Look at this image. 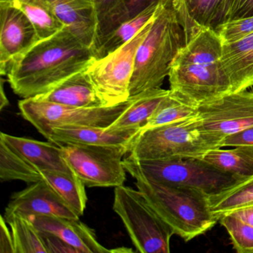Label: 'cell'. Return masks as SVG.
I'll return each instance as SVG.
<instances>
[{"label":"cell","mask_w":253,"mask_h":253,"mask_svg":"<svg viewBox=\"0 0 253 253\" xmlns=\"http://www.w3.org/2000/svg\"><path fill=\"white\" fill-rule=\"evenodd\" d=\"M221 62L233 93L253 87V34L223 45Z\"/></svg>","instance_id":"ffe728a7"},{"label":"cell","mask_w":253,"mask_h":253,"mask_svg":"<svg viewBox=\"0 0 253 253\" xmlns=\"http://www.w3.org/2000/svg\"><path fill=\"white\" fill-rule=\"evenodd\" d=\"M223 43L216 31L204 29L180 48L169 75L170 91L196 107L233 93L221 62Z\"/></svg>","instance_id":"7a4b0ae2"},{"label":"cell","mask_w":253,"mask_h":253,"mask_svg":"<svg viewBox=\"0 0 253 253\" xmlns=\"http://www.w3.org/2000/svg\"><path fill=\"white\" fill-rule=\"evenodd\" d=\"M33 23L41 40L55 35L66 27L54 14L47 0H11Z\"/></svg>","instance_id":"4316f807"},{"label":"cell","mask_w":253,"mask_h":253,"mask_svg":"<svg viewBox=\"0 0 253 253\" xmlns=\"http://www.w3.org/2000/svg\"><path fill=\"white\" fill-rule=\"evenodd\" d=\"M12 214L26 217L52 215L75 219L80 217L44 180L31 183L30 186L11 196L3 217L6 219Z\"/></svg>","instance_id":"4fadbf2b"},{"label":"cell","mask_w":253,"mask_h":253,"mask_svg":"<svg viewBox=\"0 0 253 253\" xmlns=\"http://www.w3.org/2000/svg\"><path fill=\"white\" fill-rule=\"evenodd\" d=\"M203 160L217 169L239 180L253 176V147L235 146L209 151Z\"/></svg>","instance_id":"7402d4cb"},{"label":"cell","mask_w":253,"mask_h":253,"mask_svg":"<svg viewBox=\"0 0 253 253\" xmlns=\"http://www.w3.org/2000/svg\"><path fill=\"white\" fill-rule=\"evenodd\" d=\"M33 98L72 107L105 106L85 70L72 75L48 92Z\"/></svg>","instance_id":"d6986e66"},{"label":"cell","mask_w":253,"mask_h":253,"mask_svg":"<svg viewBox=\"0 0 253 253\" xmlns=\"http://www.w3.org/2000/svg\"><path fill=\"white\" fill-rule=\"evenodd\" d=\"M161 4V2L149 7L135 17L123 23L99 48L95 53V59L106 57L131 41L154 18Z\"/></svg>","instance_id":"83f0119b"},{"label":"cell","mask_w":253,"mask_h":253,"mask_svg":"<svg viewBox=\"0 0 253 253\" xmlns=\"http://www.w3.org/2000/svg\"><path fill=\"white\" fill-rule=\"evenodd\" d=\"M0 140L17 151L39 170L74 173L65 160L61 146L52 142H42L1 132Z\"/></svg>","instance_id":"ac0fdd59"},{"label":"cell","mask_w":253,"mask_h":253,"mask_svg":"<svg viewBox=\"0 0 253 253\" xmlns=\"http://www.w3.org/2000/svg\"><path fill=\"white\" fill-rule=\"evenodd\" d=\"M134 97L112 106L78 108L42 101L35 98L19 102L20 113L43 134L51 127L65 125L86 126L107 128L132 103Z\"/></svg>","instance_id":"30bf717a"},{"label":"cell","mask_w":253,"mask_h":253,"mask_svg":"<svg viewBox=\"0 0 253 253\" xmlns=\"http://www.w3.org/2000/svg\"><path fill=\"white\" fill-rule=\"evenodd\" d=\"M33 23L15 5L0 2V74L8 75L13 65L41 41Z\"/></svg>","instance_id":"7c38bea8"},{"label":"cell","mask_w":253,"mask_h":253,"mask_svg":"<svg viewBox=\"0 0 253 253\" xmlns=\"http://www.w3.org/2000/svg\"><path fill=\"white\" fill-rule=\"evenodd\" d=\"M164 0H126L130 19L135 17L142 11L155 4H159Z\"/></svg>","instance_id":"8d00e7d4"},{"label":"cell","mask_w":253,"mask_h":253,"mask_svg":"<svg viewBox=\"0 0 253 253\" xmlns=\"http://www.w3.org/2000/svg\"><path fill=\"white\" fill-rule=\"evenodd\" d=\"M223 45L240 41L253 34V16L231 20L216 29Z\"/></svg>","instance_id":"1f68e13d"},{"label":"cell","mask_w":253,"mask_h":253,"mask_svg":"<svg viewBox=\"0 0 253 253\" xmlns=\"http://www.w3.org/2000/svg\"><path fill=\"white\" fill-rule=\"evenodd\" d=\"M5 220L12 232L15 253H47L41 231L30 217L12 214Z\"/></svg>","instance_id":"f546056e"},{"label":"cell","mask_w":253,"mask_h":253,"mask_svg":"<svg viewBox=\"0 0 253 253\" xmlns=\"http://www.w3.org/2000/svg\"><path fill=\"white\" fill-rule=\"evenodd\" d=\"M0 179L2 182L18 180L28 183L42 180L41 171L2 140H0Z\"/></svg>","instance_id":"484cf974"},{"label":"cell","mask_w":253,"mask_h":253,"mask_svg":"<svg viewBox=\"0 0 253 253\" xmlns=\"http://www.w3.org/2000/svg\"><path fill=\"white\" fill-rule=\"evenodd\" d=\"M210 209L217 219L253 203V176L242 179L230 187L209 196Z\"/></svg>","instance_id":"d4e9b609"},{"label":"cell","mask_w":253,"mask_h":253,"mask_svg":"<svg viewBox=\"0 0 253 253\" xmlns=\"http://www.w3.org/2000/svg\"><path fill=\"white\" fill-rule=\"evenodd\" d=\"M94 60L93 50L66 26L32 47L13 65L7 76L17 95L33 98L86 70Z\"/></svg>","instance_id":"6da1fadb"},{"label":"cell","mask_w":253,"mask_h":253,"mask_svg":"<svg viewBox=\"0 0 253 253\" xmlns=\"http://www.w3.org/2000/svg\"><path fill=\"white\" fill-rule=\"evenodd\" d=\"M225 146H252L253 147V126L241 130L235 134L225 137L222 148Z\"/></svg>","instance_id":"e575fe53"},{"label":"cell","mask_w":253,"mask_h":253,"mask_svg":"<svg viewBox=\"0 0 253 253\" xmlns=\"http://www.w3.org/2000/svg\"><path fill=\"white\" fill-rule=\"evenodd\" d=\"M3 216L0 220V253H15L14 238Z\"/></svg>","instance_id":"d590c367"},{"label":"cell","mask_w":253,"mask_h":253,"mask_svg":"<svg viewBox=\"0 0 253 253\" xmlns=\"http://www.w3.org/2000/svg\"><path fill=\"white\" fill-rule=\"evenodd\" d=\"M135 185L157 214L171 228L174 235L189 241L210 231L218 221L202 191L168 186L132 176Z\"/></svg>","instance_id":"277c9868"},{"label":"cell","mask_w":253,"mask_h":253,"mask_svg":"<svg viewBox=\"0 0 253 253\" xmlns=\"http://www.w3.org/2000/svg\"><path fill=\"white\" fill-rule=\"evenodd\" d=\"M225 228L237 253H253V226L231 214L219 219Z\"/></svg>","instance_id":"4dcf8cb0"},{"label":"cell","mask_w":253,"mask_h":253,"mask_svg":"<svg viewBox=\"0 0 253 253\" xmlns=\"http://www.w3.org/2000/svg\"><path fill=\"white\" fill-rule=\"evenodd\" d=\"M46 182L62 200L81 217L86 208L85 184L75 173L40 170Z\"/></svg>","instance_id":"603a6c76"},{"label":"cell","mask_w":253,"mask_h":253,"mask_svg":"<svg viewBox=\"0 0 253 253\" xmlns=\"http://www.w3.org/2000/svg\"><path fill=\"white\" fill-rule=\"evenodd\" d=\"M31 220L40 231L57 235L80 253H112L99 243L95 232L79 218L52 215H32Z\"/></svg>","instance_id":"2e32d148"},{"label":"cell","mask_w":253,"mask_h":253,"mask_svg":"<svg viewBox=\"0 0 253 253\" xmlns=\"http://www.w3.org/2000/svg\"><path fill=\"white\" fill-rule=\"evenodd\" d=\"M93 5L97 23L93 49L95 57L105 41L130 17L126 0H93Z\"/></svg>","instance_id":"cb8c5ba5"},{"label":"cell","mask_w":253,"mask_h":253,"mask_svg":"<svg viewBox=\"0 0 253 253\" xmlns=\"http://www.w3.org/2000/svg\"><path fill=\"white\" fill-rule=\"evenodd\" d=\"M47 2L59 20L85 45L94 49L97 23L93 0H47Z\"/></svg>","instance_id":"e0dca14e"},{"label":"cell","mask_w":253,"mask_h":253,"mask_svg":"<svg viewBox=\"0 0 253 253\" xmlns=\"http://www.w3.org/2000/svg\"><path fill=\"white\" fill-rule=\"evenodd\" d=\"M217 148L201 131L197 116L141 130L128 153L136 160L203 159Z\"/></svg>","instance_id":"8992f818"},{"label":"cell","mask_w":253,"mask_h":253,"mask_svg":"<svg viewBox=\"0 0 253 253\" xmlns=\"http://www.w3.org/2000/svg\"><path fill=\"white\" fill-rule=\"evenodd\" d=\"M68 165L88 187H117L126 180L124 158L129 148L124 146L62 145Z\"/></svg>","instance_id":"ba28073f"},{"label":"cell","mask_w":253,"mask_h":253,"mask_svg":"<svg viewBox=\"0 0 253 253\" xmlns=\"http://www.w3.org/2000/svg\"><path fill=\"white\" fill-rule=\"evenodd\" d=\"M47 253H80V252L57 235L41 231Z\"/></svg>","instance_id":"836d02e7"},{"label":"cell","mask_w":253,"mask_h":253,"mask_svg":"<svg viewBox=\"0 0 253 253\" xmlns=\"http://www.w3.org/2000/svg\"><path fill=\"white\" fill-rule=\"evenodd\" d=\"M252 16H253V0H229L225 23Z\"/></svg>","instance_id":"d6a6232c"},{"label":"cell","mask_w":253,"mask_h":253,"mask_svg":"<svg viewBox=\"0 0 253 253\" xmlns=\"http://www.w3.org/2000/svg\"><path fill=\"white\" fill-rule=\"evenodd\" d=\"M124 167L131 176L168 186H183L215 195L239 181L199 158L170 160H124Z\"/></svg>","instance_id":"5b68a950"},{"label":"cell","mask_w":253,"mask_h":253,"mask_svg":"<svg viewBox=\"0 0 253 253\" xmlns=\"http://www.w3.org/2000/svg\"><path fill=\"white\" fill-rule=\"evenodd\" d=\"M3 82L4 80L2 78L1 79V90H0V110L1 111L9 104L8 98H7L5 91H4Z\"/></svg>","instance_id":"f35d334b"},{"label":"cell","mask_w":253,"mask_h":253,"mask_svg":"<svg viewBox=\"0 0 253 253\" xmlns=\"http://www.w3.org/2000/svg\"><path fill=\"white\" fill-rule=\"evenodd\" d=\"M113 210L122 220L137 252L170 253L174 232L139 189L124 185L115 187Z\"/></svg>","instance_id":"52a82bcc"},{"label":"cell","mask_w":253,"mask_h":253,"mask_svg":"<svg viewBox=\"0 0 253 253\" xmlns=\"http://www.w3.org/2000/svg\"><path fill=\"white\" fill-rule=\"evenodd\" d=\"M198 113V107L188 103L169 90L141 130L183 121L197 116Z\"/></svg>","instance_id":"f1b7e54d"},{"label":"cell","mask_w":253,"mask_h":253,"mask_svg":"<svg viewBox=\"0 0 253 253\" xmlns=\"http://www.w3.org/2000/svg\"><path fill=\"white\" fill-rule=\"evenodd\" d=\"M169 90L155 88L134 97L131 106L112 124L108 130H141Z\"/></svg>","instance_id":"44dd1931"},{"label":"cell","mask_w":253,"mask_h":253,"mask_svg":"<svg viewBox=\"0 0 253 253\" xmlns=\"http://www.w3.org/2000/svg\"><path fill=\"white\" fill-rule=\"evenodd\" d=\"M185 43L184 32L172 0H164L137 49L129 98L148 90L161 88L169 75L176 55Z\"/></svg>","instance_id":"3957f363"},{"label":"cell","mask_w":253,"mask_h":253,"mask_svg":"<svg viewBox=\"0 0 253 253\" xmlns=\"http://www.w3.org/2000/svg\"><path fill=\"white\" fill-rule=\"evenodd\" d=\"M201 131L217 149L225 137L253 126V91H239L198 107Z\"/></svg>","instance_id":"8fae6325"},{"label":"cell","mask_w":253,"mask_h":253,"mask_svg":"<svg viewBox=\"0 0 253 253\" xmlns=\"http://www.w3.org/2000/svg\"><path fill=\"white\" fill-rule=\"evenodd\" d=\"M140 131V129L108 130L103 127L65 125L51 127L42 135L58 146H124L130 149L133 140Z\"/></svg>","instance_id":"5bb4252c"},{"label":"cell","mask_w":253,"mask_h":253,"mask_svg":"<svg viewBox=\"0 0 253 253\" xmlns=\"http://www.w3.org/2000/svg\"><path fill=\"white\" fill-rule=\"evenodd\" d=\"M228 214H232L242 221L253 226V203Z\"/></svg>","instance_id":"74e56055"},{"label":"cell","mask_w":253,"mask_h":253,"mask_svg":"<svg viewBox=\"0 0 253 253\" xmlns=\"http://www.w3.org/2000/svg\"><path fill=\"white\" fill-rule=\"evenodd\" d=\"M184 32L185 41L204 29H216L225 23L229 0H172Z\"/></svg>","instance_id":"9a60e30c"},{"label":"cell","mask_w":253,"mask_h":253,"mask_svg":"<svg viewBox=\"0 0 253 253\" xmlns=\"http://www.w3.org/2000/svg\"><path fill=\"white\" fill-rule=\"evenodd\" d=\"M153 19L126 44L106 57L95 59L85 70L105 106H115L129 99L136 54Z\"/></svg>","instance_id":"9c48e42d"}]
</instances>
